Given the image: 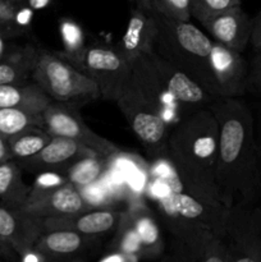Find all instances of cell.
<instances>
[{"label":"cell","instance_id":"6da1fadb","mask_svg":"<svg viewBox=\"0 0 261 262\" xmlns=\"http://www.w3.org/2000/svg\"><path fill=\"white\" fill-rule=\"evenodd\" d=\"M219 127L215 181L225 207L261 204V163L253 117L241 97H220L209 105Z\"/></svg>","mask_w":261,"mask_h":262},{"label":"cell","instance_id":"7a4b0ae2","mask_svg":"<svg viewBox=\"0 0 261 262\" xmlns=\"http://www.w3.org/2000/svg\"><path fill=\"white\" fill-rule=\"evenodd\" d=\"M219 127L209 106L184 117L169 130L166 156L176 168L184 191L201 201L222 205L215 171Z\"/></svg>","mask_w":261,"mask_h":262},{"label":"cell","instance_id":"3957f363","mask_svg":"<svg viewBox=\"0 0 261 262\" xmlns=\"http://www.w3.org/2000/svg\"><path fill=\"white\" fill-rule=\"evenodd\" d=\"M154 15L158 25L154 51L184 72L214 99H219L210 66L211 38L189 20L169 19L156 12Z\"/></svg>","mask_w":261,"mask_h":262},{"label":"cell","instance_id":"277c9868","mask_svg":"<svg viewBox=\"0 0 261 262\" xmlns=\"http://www.w3.org/2000/svg\"><path fill=\"white\" fill-rule=\"evenodd\" d=\"M31 77L53 101L81 106L100 99L96 82L60 54L38 53Z\"/></svg>","mask_w":261,"mask_h":262},{"label":"cell","instance_id":"5b68a950","mask_svg":"<svg viewBox=\"0 0 261 262\" xmlns=\"http://www.w3.org/2000/svg\"><path fill=\"white\" fill-rule=\"evenodd\" d=\"M117 105L127 119L130 129L154 156L166 155L169 128L155 105L146 97L140 87L128 77Z\"/></svg>","mask_w":261,"mask_h":262},{"label":"cell","instance_id":"8992f818","mask_svg":"<svg viewBox=\"0 0 261 262\" xmlns=\"http://www.w3.org/2000/svg\"><path fill=\"white\" fill-rule=\"evenodd\" d=\"M222 239L230 262H261V204L228 207Z\"/></svg>","mask_w":261,"mask_h":262},{"label":"cell","instance_id":"52a82bcc","mask_svg":"<svg viewBox=\"0 0 261 262\" xmlns=\"http://www.w3.org/2000/svg\"><path fill=\"white\" fill-rule=\"evenodd\" d=\"M42 128L51 136H60L82 143L99 155L109 156L120 150L112 141L87 127L81 117L78 105L71 102L51 101L42 112Z\"/></svg>","mask_w":261,"mask_h":262},{"label":"cell","instance_id":"ba28073f","mask_svg":"<svg viewBox=\"0 0 261 262\" xmlns=\"http://www.w3.org/2000/svg\"><path fill=\"white\" fill-rule=\"evenodd\" d=\"M81 69L89 74L100 91V99L117 102L130 73V64L115 48L87 46Z\"/></svg>","mask_w":261,"mask_h":262},{"label":"cell","instance_id":"9c48e42d","mask_svg":"<svg viewBox=\"0 0 261 262\" xmlns=\"http://www.w3.org/2000/svg\"><path fill=\"white\" fill-rule=\"evenodd\" d=\"M212 76L220 97H242L247 92L250 66L242 53L212 41L210 55Z\"/></svg>","mask_w":261,"mask_h":262},{"label":"cell","instance_id":"30bf717a","mask_svg":"<svg viewBox=\"0 0 261 262\" xmlns=\"http://www.w3.org/2000/svg\"><path fill=\"white\" fill-rule=\"evenodd\" d=\"M92 155H96V152L82 143L67 137L53 136L50 142L40 152L31 158L17 160V164L22 170L30 173L37 174L48 170L64 173L74 163Z\"/></svg>","mask_w":261,"mask_h":262},{"label":"cell","instance_id":"8fae6325","mask_svg":"<svg viewBox=\"0 0 261 262\" xmlns=\"http://www.w3.org/2000/svg\"><path fill=\"white\" fill-rule=\"evenodd\" d=\"M45 232L44 217L37 216L22 207L13 209L0 205V237L19 253L35 247Z\"/></svg>","mask_w":261,"mask_h":262},{"label":"cell","instance_id":"7c38bea8","mask_svg":"<svg viewBox=\"0 0 261 262\" xmlns=\"http://www.w3.org/2000/svg\"><path fill=\"white\" fill-rule=\"evenodd\" d=\"M201 25L212 41L238 53H243L251 41L252 18L243 12L241 5L219 13Z\"/></svg>","mask_w":261,"mask_h":262},{"label":"cell","instance_id":"4fadbf2b","mask_svg":"<svg viewBox=\"0 0 261 262\" xmlns=\"http://www.w3.org/2000/svg\"><path fill=\"white\" fill-rule=\"evenodd\" d=\"M123 211H117L110 207H96L86 211L63 216L44 217L45 232L49 230H74L92 237L115 230L122 219Z\"/></svg>","mask_w":261,"mask_h":262},{"label":"cell","instance_id":"5bb4252c","mask_svg":"<svg viewBox=\"0 0 261 262\" xmlns=\"http://www.w3.org/2000/svg\"><path fill=\"white\" fill-rule=\"evenodd\" d=\"M156 35L158 25L153 10L135 7L130 12L127 30L115 49L132 66L138 56L154 51Z\"/></svg>","mask_w":261,"mask_h":262},{"label":"cell","instance_id":"9a60e30c","mask_svg":"<svg viewBox=\"0 0 261 262\" xmlns=\"http://www.w3.org/2000/svg\"><path fill=\"white\" fill-rule=\"evenodd\" d=\"M171 258L182 262H230L222 237L210 232L171 239Z\"/></svg>","mask_w":261,"mask_h":262},{"label":"cell","instance_id":"2e32d148","mask_svg":"<svg viewBox=\"0 0 261 262\" xmlns=\"http://www.w3.org/2000/svg\"><path fill=\"white\" fill-rule=\"evenodd\" d=\"M97 242L99 237L74 230H49L44 232L35 248L48 260H73L91 251Z\"/></svg>","mask_w":261,"mask_h":262},{"label":"cell","instance_id":"e0dca14e","mask_svg":"<svg viewBox=\"0 0 261 262\" xmlns=\"http://www.w3.org/2000/svg\"><path fill=\"white\" fill-rule=\"evenodd\" d=\"M138 235L142 251V260H155L164 253L165 243L160 225L145 200L129 204L125 210Z\"/></svg>","mask_w":261,"mask_h":262},{"label":"cell","instance_id":"ac0fdd59","mask_svg":"<svg viewBox=\"0 0 261 262\" xmlns=\"http://www.w3.org/2000/svg\"><path fill=\"white\" fill-rule=\"evenodd\" d=\"M22 209L37 216L50 217L77 214L90 210L91 207L86 204L78 188L71 182H67L38 201L22 206Z\"/></svg>","mask_w":261,"mask_h":262},{"label":"cell","instance_id":"d6986e66","mask_svg":"<svg viewBox=\"0 0 261 262\" xmlns=\"http://www.w3.org/2000/svg\"><path fill=\"white\" fill-rule=\"evenodd\" d=\"M53 100L35 82L0 84V107H19L42 113Z\"/></svg>","mask_w":261,"mask_h":262},{"label":"cell","instance_id":"ffe728a7","mask_svg":"<svg viewBox=\"0 0 261 262\" xmlns=\"http://www.w3.org/2000/svg\"><path fill=\"white\" fill-rule=\"evenodd\" d=\"M30 186L23 182L22 169L17 161L0 164V202L3 206L18 209L25 205Z\"/></svg>","mask_w":261,"mask_h":262},{"label":"cell","instance_id":"44dd1931","mask_svg":"<svg viewBox=\"0 0 261 262\" xmlns=\"http://www.w3.org/2000/svg\"><path fill=\"white\" fill-rule=\"evenodd\" d=\"M53 136L42 127L32 125L8 137L13 160H23L40 152L51 141Z\"/></svg>","mask_w":261,"mask_h":262},{"label":"cell","instance_id":"7402d4cb","mask_svg":"<svg viewBox=\"0 0 261 262\" xmlns=\"http://www.w3.org/2000/svg\"><path fill=\"white\" fill-rule=\"evenodd\" d=\"M109 166V159L104 155H92L89 158H83L69 166L64 176L67 177L71 183H73L77 188L96 183L102 178Z\"/></svg>","mask_w":261,"mask_h":262},{"label":"cell","instance_id":"603a6c76","mask_svg":"<svg viewBox=\"0 0 261 262\" xmlns=\"http://www.w3.org/2000/svg\"><path fill=\"white\" fill-rule=\"evenodd\" d=\"M37 56L38 53L28 49L0 60V84L22 83L27 81L32 73Z\"/></svg>","mask_w":261,"mask_h":262},{"label":"cell","instance_id":"cb8c5ba5","mask_svg":"<svg viewBox=\"0 0 261 262\" xmlns=\"http://www.w3.org/2000/svg\"><path fill=\"white\" fill-rule=\"evenodd\" d=\"M59 32L63 42V51L60 55L81 69L82 59L87 48L84 45L83 30L76 20L66 17L61 18L59 22Z\"/></svg>","mask_w":261,"mask_h":262},{"label":"cell","instance_id":"d4e9b609","mask_svg":"<svg viewBox=\"0 0 261 262\" xmlns=\"http://www.w3.org/2000/svg\"><path fill=\"white\" fill-rule=\"evenodd\" d=\"M109 252H122L132 258L133 262L142 260L140 239L133 228L132 222L125 211H123L122 219L115 228V234L109 246Z\"/></svg>","mask_w":261,"mask_h":262},{"label":"cell","instance_id":"484cf974","mask_svg":"<svg viewBox=\"0 0 261 262\" xmlns=\"http://www.w3.org/2000/svg\"><path fill=\"white\" fill-rule=\"evenodd\" d=\"M32 125L42 127V113L19 107H0V135L10 137Z\"/></svg>","mask_w":261,"mask_h":262},{"label":"cell","instance_id":"4316f807","mask_svg":"<svg viewBox=\"0 0 261 262\" xmlns=\"http://www.w3.org/2000/svg\"><path fill=\"white\" fill-rule=\"evenodd\" d=\"M67 182H69L67 179V177L63 173H59V171H40L36 176L33 183L30 186V192H28L27 200H26L25 205L32 204V202L38 201L40 199L45 197L46 194L51 193L53 191H55L56 188L61 187L63 184H66ZM23 205V206H25Z\"/></svg>","mask_w":261,"mask_h":262},{"label":"cell","instance_id":"83f0119b","mask_svg":"<svg viewBox=\"0 0 261 262\" xmlns=\"http://www.w3.org/2000/svg\"><path fill=\"white\" fill-rule=\"evenodd\" d=\"M241 5V0H191V15L200 23Z\"/></svg>","mask_w":261,"mask_h":262},{"label":"cell","instance_id":"f1b7e54d","mask_svg":"<svg viewBox=\"0 0 261 262\" xmlns=\"http://www.w3.org/2000/svg\"><path fill=\"white\" fill-rule=\"evenodd\" d=\"M151 10L174 20L191 19V0H151Z\"/></svg>","mask_w":261,"mask_h":262},{"label":"cell","instance_id":"f546056e","mask_svg":"<svg viewBox=\"0 0 261 262\" xmlns=\"http://www.w3.org/2000/svg\"><path fill=\"white\" fill-rule=\"evenodd\" d=\"M78 191L91 209L110 207L113 204H115V200L100 181L96 183L89 184V186L79 187Z\"/></svg>","mask_w":261,"mask_h":262},{"label":"cell","instance_id":"4dcf8cb0","mask_svg":"<svg viewBox=\"0 0 261 262\" xmlns=\"http://www.w3.org/2000/svg\"><path fill=\"white\" fill-rule=\"evenodd\" d=\"M33 18V9L32 8L26 5H18V8L15 9L14 17H13L12 26H10V36L20 35V33H25L30 30L31 23H32Z\"/></svg>","mask_w":261,"mask_h":262},{"label":"cell","instance_id":"1f68e13d","mask_svg":"<svg viewBox=\"0 0 261 262\" xmlns=\"http://www.w3.org/2000/svg\"><path fill=\"white\" fill-rule=\"evenodd\" d=\"M247 91L261 96V49L255 50L250 64L247 79Z\"/></svg>","mask_w":261,"mask_h":262},{"label":"cell","instance_id":"d6a6232c","mask_svg":"<svg viewBox=\"0 0 261 262\" xmlns=\"http://www.w3.org/2000/svg\"><path fill=\"white\" fill-rule=\"evenodd\" d=\"M250 43L252 45L253 50L261 49V10L252 19V35H251Z\"/></svg>","mask_w":261,"mask_h":262},{"label":"cell","instance_id":"836d02e7","mask_svg":"<svg viewBox=\"0 0 261 262\" xmlns=\"http://www.w3.org/2000/svg\"><path fill=\"white\" fill-rule=\"evenodd\" d=\"M19 261L22 262H44L48 261V258L42 255L38 250L35 247L30 248V250L25 251V252L19 253Z\"/></svg>","mask_w":261,"mask_h":262},{"label":"cell","instance_id":"e575fe53","mask_svg":"<svg viewBox=\"0 0 261 262\" xmlns=\"http://www.w3.org/2000/svg\"><path fill=\"white\" fill-rule=\"evenodd\" d=\"M0 258L2 260H18V253L14 248L0 237Z\"/></svg>","mask_w":261,"mask_h":262},{"label":"cell","instance_id":"d590c367","mask_svg":"<svg viewBox=\"0 0 261 262\" xmlns=\"http://www.w3.org/2000/svg\"><path fill=\"white\" fill-rule=\"evenodd\" d=\"M99 261L101 262H133L132 258L129 256H127L125 253L122 252H109L107 251L104 256L99 258Z\"/></svg>","mask_w":261,"mask_h":262},{"label":"cell","instance_id":"8d00e7d4","mask_svg":"<svg viewBox=\"0 0 261 262\" xmlns=\"http://www.w3.org/2000/svg\"><path fill=\"white\" fill-rule=\"evenodd\" d=\"M9 160H13V158L12 152H10L9 143H8V138L0 135V164Z\"/></svg>","mask_w":261,"mask_h":262},{"label":"cell","instance_id":"74e56055","mask_svg":"<svg viewBox=\"0 0 261 262\" xmlns=\"http://www.w3.org/2000/svg\"><path fill=\"white\" fill-rule=\"evenodd\" d=\"M51 0H26V4L33 10H41L45 9L48 5H50Z\"/></svg>","mask_w":261,"mask_h":262},{"label":"cell","instance_id":"f35d334b","mask_svg":"<svg viewBox=\"0 0 261 262\" xmlns=\"http://www.w3.org/2000/svg\"><path fill=\"white\" fill-rule=\"evenodd\" d=\"M7 37L8 36L0 31V60H3L5 58V50H7V42H5V40H7Z\"/></svg>","mask_w":261,"mask_h":262},{"label":"cell","instance_id":"ab89813d","mask_svg":"<svg viewBox=\"0 0 261 262\" xmlns=\"http://www.w3.org/2000/svg\"><path fill=\"white\" fill-rule=\"evenodd\" d=\"M133 2H135L136 7L151 10V0H133Z\"/></svg>","mask_w":261,"mask_h":262},{"label":"cell","instance_id":"60d3db41","mask_svg":"<svg viewBox=\"0 0 261 262\" xmlns=\"http://www.w3.org/2000/svg\"><path fill=\"white\" fill-rule=\"evenodd\" d=\"M257 146H258V154H260V163H261V127H260V133H258L257 140Z\"/></svg>","mask_w":261,"mask_h":262},{"label":"cell","instance_id":"b9f144b4","mask_svg":"<svg viewBox=\"0 0 261 262\" xmlns=\"http://www.w3.org/2000/svg\"><path fill=\"white\" fill-rule=\"evenodd\" d=\"M0 261H2V258H0Z\"/></svg>","mask_w":261,"mask_h":262}]
</instances>
